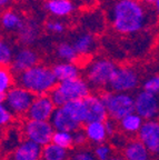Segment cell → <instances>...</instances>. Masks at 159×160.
<instances>
[{
	"mask_svg": "<svg viewBox=\"0 0 159 160\" xmlns=\"http://www.w3.org/2000/svg\"><path fill=\"white\" fill-rule=\"evenodd\" d=\"M112 29L119 35H136L150 23V12L141 1L112 0L107 8Z\"/></svg>",
	"mask_w": 159,
	"mask_h": 160,
	"instance_id": "1",
	"label": "cell"
},
{
	"mask_svg": "<svg viewBox=\"0 0 159 160\" xmlns=\"http://www.w3.org/2000/svg\"><path fill=\"white\" fill-rule=\"evenodd\" d=\"M16 81L18 86L25 88L33 96L50 95L58 83L51 67L44 63H38L35 67L18 75Z\"/></svg>",
	"mask_w": 159,
	"mask_h": 160,
	"instance_id": "2",
	"label": "cell"
},
{
	"mask_svg": "<svg viewBox=\"0 0 159 160\" xmlns=\"http://www.w3.org/2000/svg\"><path fill=\"white\" fill-rule=\"evenodd\" d=\"M118 66L105 57L95 58L85 68V79L91 89H104L109 87Z\"/></svg>",
	"mask_w": 159,
	"mask_h": 160,
	"instance_id": "3",
	"label": "cell"
},
{
	"mask_svg": "<svg viewBox=\"0 0 159 160\" xmlns=\"http://www.w3.org/2000/svg\"><path fill=\"white\" fill-rule=\"evenodd\" d=\"M89 95H91V87L85 78L80 77L58 82L49 96L56 107H61L74 100H84Z\"/></svg>",
	"mask_w": 159,
	"mask_h": 160,
	"instance_id": "4",
	"label": "cell"
},
{
	"mask_svg": "<svg viewBox=\"0 0 159 160\" xmlns=\"http://www.w3.org/2000/svg\"><path fill=\"white\" fill-rule=\"evenodd\" d=\"M100 98L107 109L108 119L114 120L116 122L135 112V97L131 93L105 90L100 93Z\"/></svg>",
	"mask_w": 159,
	"mask_h": 160,
	"instance_id": "5",
	"label": "cell"
},
{
	"mask_svg": "<svg viewBox=\"0 0 159 160\" xmlns=\"http://www.w3.org/2000/svg\"><path fill=\"white\" fill-rule=\"evenodd\" d=\"M20 132L23 139L30 140L42 148L51 142L55 129L50 121H38L26 118L21 123Z\"/></svg>",
	"mask_w": 159,
	"mask_h": 160,
	"instance_id": "6",
	"label": "cell"
},
{
	"mask_svg": "<svg viewBox=\"0 0 159 160\" xmlns=\"http://www.w3.org/2000/svg\"><path fill=\"white\" fill-rule=\"evenodd\" d=\"M35 96L25 88L15 85L6 93L3 102L15 118H27Z\"/></svg>",
	"mask_w": 159,
	"mask_h": 160,
	"instance_id": "7",
	"label": "cell"
},
{
	"mask_svg": "<svg viewBox=\"0 0 159 160\" xmlns=\"http://www.w3.org/2000/svg\"><path fill=\"white\" fill-rule=\"evenodd\" d=\"M140 79L137 70L129 66L118 67L109 85V90L114 92L130 93L139 86Z\"/></svg>",
	"mask_w": 159,
	"mask_h": 160,
	"instance_id": "8",
	"label": "cell"
},
{
	"mask_svg": "<svg viewBox=\"0 0 159 160\" xmlns=\"http://www.w3.org/2000/svg\"><path fill=\"white\" fill-rule=\"evenodd\" d=\"M135 97V112L142 119H157L159 115V98L145 90H140Z\"/></svg>",
	"mask_w": 159,
	"mask_h": 160,
	"instance_id": "9",
	"label": "cell"
},
{
	"mask_svg": "<svg viewBox=\"0 0 159 160\" xmlns=\"http://www.w3.org/2000/svg\"><path fill=\"white\" fill-rule=\"evenodd\" d=\"M137 139L148 149L151 156H159V119L144 121L137 133Z\"/></svg>",
	"mask_w": 159,
	"mask_h": 160,
	"instance_id": "10",
	"label": "cell"
},
{
	"mask_svg": "<svg viewBox=\"0 0 159 160\" xmlns=\"http://www.w3.org/2000/svg\"><path fill=\"white\" fill-rule=\"evenodd\" d=\"M39 63V53L30 47H20L15 51L10 69L16 76Z\"/></svg>",
	"mask_w": 159,
	"mask_h": 160,
	"instance_id": "11",
	"label": "cell"
},
{
	"mask_svg": "<svg viewBox=\"0 0 159 160\" xmlns=\"http://www.w3.org/2000/svg\"><path fill=\"white\" fill-rule=\"evenodd\" d=\"M56 108L57 107L49 95L35 96V99L27 113V119L38 120V121H50Z\"/></svg>",
	"mask_w": 159,
	"mask_h": 160,
	"instance_id": "12",
	"label": "cell"
},
{
	"mask_svg": "<svg viewBox=\"0 0 159 160\" xmlns=\"http://www.w3.org/2000/svg\"><path fill=\"white\" fill-rule=\"evenodd\" d=\"M40 146L27 139H21L17 147L7 156L6 160H40L41 159Z\"/></svg>",
	"mask_w": 159,
	"mask_h": 160,
	"instance_id": "13",
	"label": "cell"
},
{
	"mask_svg": "<svg viewBox=\"0 0 159 160\" xmlns=\"http://www.w3.org/2000/svg\"><path fill=\"white\" fill-rule=\"evenodd\" d=\"M84 103L87 113V122H94V121L105 122L108 119L107 109L105 107V103L102 102L100 95L91 93L87 98H85Z\"/></svg>",
	"mask_w": 159,
	"mask_h": 160,
	"instance_id": "14",
	"label": "cell"
},
{
	"mask_svg": "<svg viewBox=\"0 0 159 160\" xmlns=\"http://www.w3.org/2000/svg\"><path fill=\"white\" fill-rule=\"evenodd\" d=\"M50 123L52 125L55 131H67L71 133L81 129L82 127L69 115V112L62 106L56 108L55 112L50 119Z\"/></svg>",
	"mask_w": 159,
	"mask_h": 160,
	"instance_id": "15",
	"label": "cell"
},
{
	"mask_svg": "<svg viewBox=\"0 0 159 160\" xmlns=\"http://www.w3.org/2000/svg\"><path fill=\"white\" fill-rule=\"evenodd\" d=\"M52 72L58 82L77 79L81 77L82 70L77 62H57L51 67Z\"/></svg>",
	"mask_w": 159,
	"mask_h": 160,
	"instance_id": "16",
	"label": "cell"
},
{
	"mask_svg": "<svg viewBox=\"0 0 159 160\" xmlns=\"http://www.w3.org/2000/svg\"><path fill=\"white\" fill-rule=\"evenodd\" d=\"M76 8L72 0H47L45 2L46 11L56 19L69 17L75 12Z\"/></svg>",
	"mask_w": 159,
	"mask_h": 160,
	"instance_id": "17",
	"label": "cell"
},
{
	"mask_svg": "<svg viewBox=\"0 0 159 160\" xmlns=\"http://www.w3.org/2000/svg\"><path fill=\"white\" fill-rule=\"evenodd\" d=\"M122 157L125 160H151V155L139 140H128L122 147Z\"/></svg>",
	"mask_w": 159,
	"mask_h": 160,
	"instance_id": "18",
	"label": "cell"
},
{
	"mask_svg": "<svg viewBox=\"0 0 159 160\" xmlns=\"http://www.w3.org/2000/svg\"><path fill=\"white\" fill-rule=\"evenodd\" d=\"M18 41L23 47H30L40 36V26L35 19H26L21 29L17 32Z\"/></svg>",
	"mask_w": 159,
	"mask_h": 160,
	"instance_id": "19",
	"label": "cell"
},
{
	"mask_svg": "<svg viewBox=\"0 0 159 160\" xmlns=\"http://www.w3.org/2000/svg\"><path fill=\"white\" fill-rule=\"evenodd\" d=\"M72 46L79 58L88 57L95 52V50L97 48V40L90 32H81L76 36V38L72 41Z\"/></svg>",
	"mask_w": 159,
	"mask_h": 160,
	"instance_id": "20",
	"label": "cell"
},
{
	"mask_svg": "<svg viewBox=\"0 0 159 160\" xmlns=\"http://www.w3.org/2000/svg\"><path fill=\"white\" fill-rule=\"evenodd\" d=\"M82 130L87 136L88 142L92 143L94 146L107 142L108 135L105 127V122H100V121L87 122L82 126Z\"/></svg>",
	"mask_w": 159,
	"mask_h": 160,
	"instance_id": "21",
	"label": "cell"
},
{
	"mask_svg": "<svg viewBox=\"0 0 159 160\" xmlns=\"http://www.w3.org/2000/svg\"><path fill=\"white\" fill-rule=\"evenodd\" d=\"M26 19L18 11L13 9L5 10L0 15V26L7 32H18L25 23Z\"/></svg>",
	"mask_w": 159,
	"mask_h": 160,
	"instance_id": "22",
	"label": "cell"
},
{
	"mask_svg": "<svg viewBox=\"0 0 159 160\" xmlns=\"http://www.w3.org/2000/svg\"><path fill=\"white\" fill-rule=\"evenodd\" d=\"M144 121L145 120L139 115H137L136 112L130 113V115L122 118L120 121H118V129L124 135L137 136V133L139 132Z\"/></svg>",
	"mask_w": 159,
	"mask_h": 160,
	"instance_id": "23",
	"label": "cell"
},
{
	"mask_svg": "<svg viewBox=\"0 0 159 160\" xmlns=\"http://www.w3.org/2000/svg\"><path fill=\"white\" fill-rule=\"evenodd\" d=\"M70 151L61 147H58L55 143H48L42 147L41 159L40 160H69Z\"/></svg>",
	"mask_w": 159,
	"mask_h": 160,
	"instance_id": "24",
	"label": "cell"
},
{
	"mask_svg": "<svg viewBox=\"0 0 159 160\" xmlns=\"http://www.w3.org/2000/svg\"><path fill=\"white\" fill-rule=\"evenodd\" d=\"M56 56L62 62H77L79 56L76 52L72 42L61 41L56 47Z\"/></svg>",
	"mask_w": 159,
	"mask_h": 160,
	"instance_id": "25",
	"label": "cell"
},
{
	"mask_svg": "<svg viewBox=\"0 0 159 160\" xmlns=\"http://www.w3.org/2000/svg\"><path fill=\"white\" fill-rule=\"evenodd\" d=\"M62 107L65 108L69 112V115L81 126H84L87 122V113H86V107H85L84 100H74V101L67 102Z\"/></svg>",
	"mask_w": 159,
	"mask_h": 160,
	"instance_id": "26",
	"label": "cell"
},
{
	"mask_svg": "<svg viewBox=\"0 0 159 160\" xmlns=\"http://www.w3.org/2000/svg\"><path fill=\"white\" fill-rule=\"evenodd\" d=\"M15 73L8 67H0V97H5L6 93L15 86Z\"/></svg>",
	"mask_w": 159,
	"mask_h": 160,
	"instance_id": "27",
	"label": "cell"
},
{
	"mask_svg": "<svg viewBox=\"0 0 159 160\" xmlns=\"http://www.w3.org/2000/svg\"><path fill=\"white\" fill-rule=\"evenodd\" d=\"M15 51L10 41L0 37V67H8L11 65Z\"/></svg>",
	"mask_w": 159,
	"mask_h": 160,
	"instance_id": "28",
	"label": "cell"
},
{
	"mask_svg": "<svg viewBox=\"0 0 159 160\" xmlns=\"http://www.w3.org/2000/svg\"><path fill=\"white\" fill-rule=\"evenodd\" d=\"M51 142L57 145L58 147H61L66 150L74 149V138L71 132L67 131H55L52 135Z\"/></svg>",
	"mask_w": 159,
	"mask_h": 160,
	"instance_id": "29",
	"label": "cell"
},
{
	"mask_svg": "<svg viewBox=\"0 0 159 160\" xmlns=\"http://www.w3.org/2000/svg\"><path fill=\"white\" fill-rule=\"evenodd\" d=\"M92 152H94L95 157H96L97 160H109L115 155L114 148L108 142H104V143H100V145L94 146Z\"/></svg>",
	"mask_w": 159,
	"mask_h": 160,
	"instance_id": "30",
	"label": "cell"
},
{
	"mask_svg": "<svg viewBox=\"0 0 159 160\" xmlns=\"http://www.w3.org/2000/svg\"><path fill=\"white\" fill-rule=\"evenodd\" d=\"M142 90L155 96H159V75L148 77L142 82Z\"/></svg>",
	"mask_w": 159,
	"mask_h": 160,
	"instance_id": "31",
	"label": "cell"
},
{
	"mask_svg": "<svg viewBox=\"0 0 159 160\" xmlns=\"http://www.w3.org/2000/svg\"><path fill=\"white\" fill-rule=\"evenodd\" d=\"M15 119L16 118L10 112V110L7 108L5 102H0V128L5 129L7 127H10L13 123Z\"/></svg>",
	"mask_w": 159,
	"mask_h": 160,
	"instance_id": "32",
	"label": "cell"
},
{
	"mask_svg": "<svg viewBox=\"0 0 159 160\" xmlns=\"http://www.w3.org/2000/svg\"><path fill=\"white\" fill-rule=\"evenodd\" d=\"M45 28L49 33H54V35H60V33L65 32L66 25L64 21L60 19H50L45 23Z\"/></svg>",
	"mask_w": 159,
	"mask_h": 160,
	"instance_id": "33",
	"label": "cell"
},
{
	"mask_svg": "<svg viewBox=\"0 0 159 160\" xmlns=\"http://www.w3.org/2000/svg\"><path fill=\"white\" fill-rule=\"evenodd\" d=\"M69 160H97L92 150L88 148H80L70 152Z\"/></svg>",
	"mask_w": 159,
	"mask_h": 160,
	"instance_id": "34",
	"label": "cell"
},
{
	"mask_svg": "<svg viewBox=\"0 0 159 160\" xmlns=\"http://www.w3.org/2000/svg\"><path fill=\"white\" fill-rule=\"evenodd\" d=\"M72 138H74V148H76V149L86 148V146L88 145V138L82 130V128L72 133Z\"/></svg>",
	"mask_w": 159,
	"mask_h": 160,
	"instance_id": "35",
	"label": "cell"
},
{
	"mask_svg": "<svg viewBox=\"0 0 159 160\" xmlns=\"http://www.w3.org/2000/svg\"><path fill=\"white\" fill-rule=\"evenodd\" d=\"M105 127H106V131H107L108 138H114L117 135L118 131V122L114 121L111 119H107L105 121Z\"/></svg>",
	"mask_w": 159,
	"mask_h": 160,
	"instance_id": "36",
	"label": "cell"
},
{
	"mask_svg": "<svg viewBox=\"0 0 159 160\" xmlns=\"http://www.w3.org/2000/svg\"><path fill=\"white\" fill-rule=\"evenodd\" d=\"M11 1L13 0H0V9H3V8L8 7Z\"/></svg>",
	"mask_w": 159,
	"mask_h": 160,
	"instance_id": "37",
	"label": "cell"
},
{
	"mask_svg": "<svg viewBox=\"0 0 159 160\" xmlns=\"http://www.w3.org/2000/svg\"><path fill=\"white\" fill-rule=\"evenodd\" d=\"M154 7H155V11H156V13L159 16V0H155Z\"/></svg>",
	"mask_w": 159,
	"mask_h": 160,
	"instance_id": "38",
	"label": "cell"
},
{
	"mask_svg": "<svg viewBox=\"0 0 159 160\" xmlns=\"http://www.w3.org/2000/svg\"><path fill=\"white\" fill-rule=\"evenodd\" d=\"M109 160H125L122 156H119V155H114Z\"/></svg>",
	"mask_w": 159,
	"mask_h": 160,
	"instance_id": "39",
	"label": "cell"
},
{
	"mask_svg": "<svg viewBox=\"0 0 159 160\" xmlns=\"http://www.w3.org/2000/svg\"><path fill=\"white\" fill-rule=\"evenodd\" d=\"M3 137H5V129L0 128V142H1V140H3Z\"/></svg>",
	"mask_w": 159,
	"mask_h": 160,
	"instance_id": "40",
	"label": "cell"
},
{
	"mask_svg": "<svg viewBox=\"0 0 159 160\" xmlns=\"http://www.w3.org/2000/svg\"><path fill=\"white\" fill-rule=\"evenodd\" d=\"M144 1L147 3H154L155 2V0H144Z\"/></svg>",
	"mask_w": 159,
	"mask_h": 160,
	"instance_id": "41",
	"label": "cell"
},
{
	"mask_svg": "<svg viewBox=\"0 0 159 160\" xmlns=\"http://www.w3.org/2000/svg\"><path fill=\"white\" fill-rule=\"evenodd\" d=\"M3 99H5V97H0V102H3Z\"/></svg>",
	"mask_w": 159,
	"mask_h": 160,
	"instance_id": "42",
	"label": "cell"
},
{
	"mask_svg": "<svg viewBox=\"0 0 159 160\" xmlns=\"http://www.w3.org/2000/svg\"><path fill=\"white\" fill-rule=\"evenodd\" d=\"M135 1H141V0H135Z\"/></svg>",
	"mask_w": 159,
	"mask_h": 160,
	"instance_id": "43",
	"label": "cell"
},
{
	"mask_svg": "<svg viewBox=\"0 0 159 160\" xmlns=\"http://www.w3.org/2000/svg\"><path fill=\"white\" fill-rule=\"evenodd\" d=\"M152 160H159V159H152Z\"/></svg>",
	"mask_w": 159,
	"mask_h": 160,
	"instance_id": "44",
	"label": "cell"
}]
</instances>
